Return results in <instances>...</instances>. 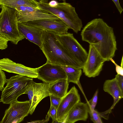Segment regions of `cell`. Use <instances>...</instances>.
Listing matches in <instances>:
<instances>
[{
  "label": "cell",
  "instance_id": "cell-1",
  "mask_svg": "<svg viewBox=\"0 0 123 123\" xmlns=\"http://www.w3.org/2000/svg\"><path fill=\"white\" fill-rule=\"evenodd\" d=\"M82 39L92 46L106 61L113 57L117 49L113 28L101 18L88 22L81 33Z\"/></svg>",
  "mask_w": 123,
  "mask_h": 123
},
{
  "label": "cell",
  "instance_id": "cell-2",
  "mask_svg": "<svg viewBox=\"0 0 123 123\" xmlns=\"http://www.w3.org/2000/svg\"><path fill=\"white\" fill-rule=\"evenodd\" d=\"M47 59L46 62L60 66H72L82 69L83 65L74 58L58 40L56 34L43 31L40 48Z\"/></svg>",
  "mask_w": 123,
  "mask_h": 123
},
{
  "label": "cell",
  "instance_id": "cell-3",
  "mask_svg": "<svg viewBox=\"0 0 123 123\" xmlns=\"http://www.w3.org/2000/svg\"><path fill=\"white\" fill-rule=\"evenodd\" d=\"M58 2L54 7H51L48 5L47 0H39V7L49 13L53 14L64 22L76 33L80 31L83 24L81 19L76 12L75 8L66 0Z\"/></svg>",
  "mask_w": 123,
  "mask_h": 123
},
{
  "label": "cell",
  "instance_id": "cell-4",
  "mask_svg": "<svg viewBox=\"0 0 123 123\" xmlns=\"http://www.w3.org/2000/svg\"><path fill=\"white\" fill-rule=\"evenodd\" d=\"M0 35L15 45L25 38L19 31L16 10L0 6Z\"/></svg>",
  "mask_w": 123,
  "mask_h": 123
},
{
  "label": "cell",
  "instance_id": "cell-5",
  "mask_svg": "<svg viewBox=\"0 0 123 123\" xmlns=\"http://www.w3.org/2000/svg\"><path fill=\"white\" fill-rule=\"evenodd\" d=\"M33 81L32 78L20 75L12 76L7 79L6 85L2 92L1 102L10 104L17 101L19 96L26 94Z\"/></svg>",
  "mask_w": 123,
  "mask_h": 123
},
{
  "label": "cell",
  "instance_id": "cell-6",
  "mask_svg": "<svg viewBox=\"0 0 123 123\" xmlns=\"http://www.w3.org/2000/svg\"><path fill=\"white\" fill-rule=\"evenodd\" d=\"M57 39L64 48L75 59L83 64L86 60L88 53L72 33L56 34Z\"/></svg>",
  "mask_w": 123,
  "mask_h": 123
},
{
  "label": "cell",
  "instance_id": "cell-7",
  "mask_svg": "<svg viewBox=\"0 0 123 123\" xmlns=\"http://www.w3.org/2000/svg\"><path fill=\"white\" fill-rule=\"evenodd\" d=\"M15 9L19 23L41 19L60 20L55 15L40 8L22 6L16 7Z\"/></svg>",
  "mask_w": 123,
  "mask_h": 123
},
{
  "label": "cell",
  "instance_id": "cell-8",
  "mask_svg": "<svg viewBox=\"0 0 123 123\" xmlns=\"http://www.w3.org/2000/svg\"><path fill=\"white\" fill-rule=\"evenodd\" d=\"M30 107L29 100L23 102L17 100L11 103L0 123H20L29 114Z\"/></svg>",
  "mask_w": 123,
  "mask_h": 123
},
{
  "label": "cell",
  "instance_id": "cell-9",
  "mask_svg": "<svg viewBox=\"0 0 123 123\" xmlns=\"http://www.w3.org/2000/svg\"><path fill=\"white\" fill-rule=\"evenodd\" d=\"M106 61L92 45H89L87 58L82 69L86 76L95 77L99 75Z\"/></svg>",
  "mask_w": 123,
  "mask_h": 123
},
{
  "label": "cell",
  "instance_id": "cell-10",
  "mask_svg": "<svg viewBox=\"0 0 123 123\" xmlns=\"http://www.w3.org/2000/svg\"><path fill=\"white\" fill-rule=\"evenodd\" d=\"M37 78L46 83L67 79L66 73L61 66L46 62L37 68Z\"/></svg>",
  "mask_w": 123,
  "mask_h": 123
},
{
  "label": "cell",
  "instance_id": "cell-11",
  "mask_svg": "<svg viewBox=\"0 0 123 123\" xmlns=\"http://www.w3.org/2000/svg\"><path fill=\"white\" fill-rule=\"evenodd\" d=\"M80 101V98L78 90L74 86L62 98L57 109V121L60 123L62 122L70 110Z\"/></svg>",
  "mask_w": 123,
  "mask_h": 123
},
{
  "label": "cell",
  "instance_id": "cell-12",
  "mask_svg": "<svg viewBox=\"0 0 123 123\" xmlns=\"http://www.w3.org/2000/svg\"><path fill=\"white\" fill-rule=\"evenodd\" d=\"M0 68L6 72L16 74L31 78H37V68L28 67L5 58L0 59Z\"/></svg>",
  "mask_w": 123,
  "mask_h": 123
},
{
  "label": "cell",
  "instance_id": "cell-13",
  "mask_svg": "<svg viewBox=\"0 0 123 123\" xmlns=\"http://www.w3.org/2000/svg\"><path fill=\"white\" fill-rule=\"evenodd\" d=\"M24 23L43 31H51L57 34L67 33L69 29L68 26L60 19H41Z\"/></svg>",
  "mask_w": 123,
  "mask_h": 123
},
{
  "label": "cell",
  "instance_id": "cell-14",
  "mask_svg": "<svg viewBox=\"0 0 123 123\" xmlns=\"http://www.w3.org/2000/svg\"><path fill=\"white\" fill-rule=\"evenodd\" d=\"M103 90L105 92L111 95L114 99L113 104L109 109L100 113L101 117L108 119L109 115L112 109L120 100L123 98V92L118 86L115 78L106 80L104 83Z\"/></svg>",
  "mask_w": 123,
  "mask_h": 123
},
{
  "label": "cell",
  "instance_id": "cell-15",
  "mask_svg": "<svg viewBox=\"0 0 123 123\" xmlns=\"http://www.w3.org/2000/svg\"><path fill=\"white\" fill-rule=\"evenodd\" d=\"M50 83L44 82L37 83L33 81L32 98L29 114L32 115L39 103L49 96V89Z\"/></svg>",
  "mask_w": 123,
  "mask_h": 123
},
{
  "label": "cell",
  "instance_id": "cell-16",
  "mask_svg": "<svg viewBox=\"0 0 123 123\" xmlns=\"http://www.w3.org/2000/svg\"><path fill=\"white\" fill-rule=\"evenodd\" d=\"M18 25L19 31L25 38L37 45L40 48L42 43L43 31L24 23H18Z\"/></svg>",
  "mask_w": 123,
  "mask_h": 123
},
{
  "label": "cell",
  "instance_id": "cell-17",
  "mask_svg": "<svg viewBox=\"0 0 123 123\" xmlns=\"http://www.w3.org/2000/svg\"><path fill=\"white\" fill-rule=\"evenodd\" d=\"M89 108L87 103L80 101L70 110L66 116V123H74L79 120L86 121L88 117Z\"/></svg>",
  "mask_w": 123,
  "mask_h": 123
},
{
  "label": "cell",
  "instance_id": "cell-18",
  "mask_svg": "<svg viewBox=\"0 0 123 123\" xmlns=\"http://www.w3.org/2000/svg\"><path fill=\"white\" fill-rule=\"evenodd\" d=\"M69 83L67 79L60 80L51 83L49 89V96L62 98L68 92Z\"/></svg>",
  "mask_w": 123,
  "mask_h": 123
},
{
  "label": "cell",
  "instance_id": "cell-19",
  "mask_svg": "<svg viewBox=\"0 0 123 123\" xmlns=\"http://www.w3.org/2000/svg\"><path fill=\"white\" fill-rule=\"evenodd\" d=\"M2 5L15 9L22 6L39 8L38 1L35 0H0V6Z\"/></svg>",
  "mask_w": 123,
  "mask_h": 123
},
{
  "label": "cell",
  "instance_id": "cell-20",
  "mask_svg": "<svg viewBox=\"0 0 123 123\" xmlns=\"http://www.w3.org/2000/svg\"><path fill=\"white\" fill-rule=\"evenodd\" d=\"M61 66L66 73L68 82L78 85L82 74V69L72 66Z\"/></svg>",
  "mask_w": 123,
  "mask_h": 123
},
{
  "label": "cell",
  "instance_id": "cell-21",
  "mask_svg": "<svg viewBox=\"0 0 123 123\" xmlns=\"http://www.w3.org/2000/svg\"><path fill=\"white\" fill-rule=\"evenodd\" d=\"M90 118L94 123H103L99 113L96 110H89Z\"/></svg>",
  "mask_w": 123,
  "mask_h": 123
},
{
  "label": "cell",
  "instance_id": "cell-22",
  "mask_svg": "<svg viewBox=\"0 0 123 123\" xmlns=\"http://www.w3.org/2000/svg\"><path fill=\"white\" fill-rule=\"evenodd\" d=\"M98 91L97 90L92 98L87 102L88 105L89 110L93 111L95 110L98 100Z\"/></svg>",
  "mask_w": 123,
  "mask_h": 123
},
{
  "label": "cell",
  "instance_id": "cell-23",
  "mask_svg": "<svg viewBox=\"0 0 123 123\" xmlns=\"http://www.w3.org/2000/svg\"><path fill=\"white\" fill-rule=\"evenodd\" d=\"M57 109L53 106L50 105V109L47 113L46 117L50 118L51 117L52 121L57 120Z\"/></svg>",
  "mask_w": 123,
  "mask_h": 123
},
{
  "label": "cell",
  "instance_id": "cell-24",
  "mask_svg": "<svg viewBox=\"0 0 123 123\" xmlns=\"http://www.w3.org/2000/svg\"><path fill=\"white\" fill-rule=\"evenodd\" d=\"M50 105L54 107L57 109L58 108L62 98L52 95H50Z\"/></svg>",
  "mask_w": 123,
  "mask_h": 123
},
{
  "label": "cell",
  "instance_id": "cell-25",
  "mask_svg": "<svg viewBox=\"0 0 123 123\" xmlns=\"http://www.w3.org/2000/svg\"><path fill=\"white\" fill-rule=\"evenodd\" d=\"M7 80L5 73L0 68V91H2L3 90Z\"/></svg>",
  "mask_w": 123,
  "mask_h": 123
},
{
  "label": "cell",
  "instance_id": "cell-26",
  "mask_svg": "<svg viewBox=\"0 0 123 123\" xmlns=\"http://www.w3.org/2000/svg\"><path fill=\"white\" fill-rule=\"evenodd\" d=\"M9 41L0 35V49L3 50L8 47Z\"/></svg>",
  "mask_w": 123,
  "mask_h": 123
},
{
  "label": "cell",
  "instance_id": "cell-27",
  "mask_svg": "<svg viewBox=\"0 0 123 123\" xmlns=\"http://www.w3.org/2000/svg\"><path fill=\"white\" fill-rule=\"evenodd\" d=\"M115 78L121 91L123 92V76L117 74Z\"/></svg>",
  "mask_w": 123,
  "mask_h": 123
},
{
  "label": "cell",
  "instance_id": "cell-28",
  "mask_svg": "<svg viewBox=\"0 0 123 123\" xmlns=\"http://www.w3.org/2000/svg\"><path fill=\"white\" fill-rule=\"evenodd\" d=\"M110 60L112 62L115 66L117 74L123 76V67L119 66L117 64L112 58H110Z\"/></svg>",
  "mask_w": 123,
  "mask_h": 123
},
{
  "label": "cell",
  "instance_id": "cell-29",
  "mask_svg": "<svg viewBox=\"0 0 123 123\" xmlns=\"http://www.w3.org/2000/svg\"><path fill=\"white\" fill-rule=\"evenodd\" d=\"M112 1L115 4L120 13L121 14L123 11V9L120 4L119 0H112Z\"/></svg>",
  "mask_w": 123,
  "mask_h": 123
},
{
  "label": "cell",
  "instance_id": "cell-30",
  "mask_svg": "<svg viewBox=\"0 0 123 123\" xmlns=\"http://www.w3.org/2000/svg\"><path fill=\"white\" fill-rule=\"evenodd\" d=\"M49 118L48 117H46L45 119H43L42 120H38L31 121L27 123H47L49 120Z\"/></svg>",
  "mask_w": 123,
  "mask_h": 123
},
{
  "label": "cell",
  "instance_id": "cell-31",
  "mask_svg": "<svg viewBox=\"0 0 123 123\" xmlns=\"http://www.w3.org/2000/svg\"><path fill=\"white\" fill-rule=\"evenodd\" d=\"M58 2L55 0H52L48 3V5L51 7H54L57 5Z\"/></svg>",
  "mask_w": 123,
  "mask_h": 123
},
{
  "label": "cell",
  "instance_id": "cell-32",
  "mask_svg": "<svg viewBox=\"0 0 123 123\" xmlns=\"http://www.w3.org/2000/svg\"><path fill=\"white\" fill-rule=\"evenodd\" d=\"M61 123L59 122H58L57 120H55L52 121L51 123Z\"/></svg>",
  "mask_w": 123,
  "mask_h": 123
},
{
  "label": "cell",
  "instance_id": "cell-33",
  "mask_svg": "<svg viewBox=\"0 0 123 123\" xmlns=\"http://www.w3.org/2000/svg\"><path fill=\"white\" fill-rule=\"evenodd\" d=\"M66 117L65 118L64 120L62 122H61L60 123H65L66 122Z\"/></svg>",
  "mask_w": 123,
  "mask_h": 123
},
{
  "label": "cell",
  "instance_id": "cell-34",
  "mask_svg": "<svg viewBox=\"0 0 123 123\" xmlns=\"http://www.w3.org/2000/svg\"><path fill=\"white\" fill-rule=\"evenodd\" d=\"M1 102V99H0V103Z\"/></svg>",
  "mask_w": 123,
  "mask_h": 123
},
{
  "label": "cell",
  "instance_id": "cell-35",
  "mask_svg": "<svg viewBox=\"0 0 123 123\" xmlns=\"http://www.w3.org/2000/svg\"><path fill=\"white\" fill-rule=\"evenodd\" d=\"M12 123H17L16 122H14Z\"/></svg>",
  "mask_w": 123,
  "mask_h": 123
},
{
  "label": "cell",
  "instance_id": "cell-36",
  "mask_svg": "<svg viewBox=\"0 0 123 123\" xmlns=\"http://www.w3.org/2000/svg\"></svg>",
  "mask_w": 123,
  "mask_h": 123
},
{
  "label": "cell",
  "instance_id": "cell-37",
  "mask_svg": "<svg viewBox=\"0 0 123 123\" xmlns=\"http://www.w3.org/2000/svg\"></svg>",
  "mask_w": 123,
  "mask_h": 123
},
{
  "label": "cell",
  "instance_id": "cell-38",
  "mask_svg": "<svg viewBox=\"0 0 123 123\" xmlns=\"http://www.w3.org/2000/svg\"></svg>",
  "mask_w": 123,
  "mask_h": 123
}]
</instances>
